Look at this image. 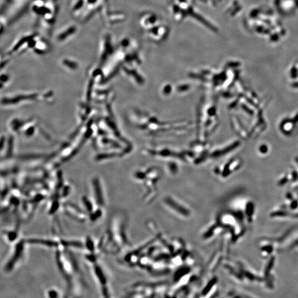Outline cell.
<instances>
[{
    "instance_id": "2",
    "label": "cell",
    "mask_w": 298,
    "mask_h": 298,
    "mask_svg": "<svg viewBox=\"0 0 298 298\" xmlns=\"http://www.w3.org/2000/svg\"><path fill=\"white\" fill-rule=\"evenodd\" d=\"M166 287V285L164 283H154V284H145V283H140V284H134L133 285L131 286L129 291L127 293V297L130 295V297H134L137 293H139V296L142 297H156V295L161 294L162 293L165 291Z\"/></svg>"
},
{
    "instance_id": "14",
    "label": "cell",
    "mask_w": 298,
    "mask_h": 298,
    "mask_svg": "<svg viewBox=\"0 0 298 298\" xmlns=\"http://www.w3.org/2000/svg\"><path fill=\"white\" fill-rule=\"evenodd\" d=\"M253 212H254V205L252 203L249 202L247 204L246 213L247 215L249 217V219H251V218L252 216Z\"/></svg>"
},
{
    "instance_id": "3",
    "label": "cell",
    "mask_w": 298,
    "mask_h": 298,
    "mask_svg": "<svg viewBox=\"0 0 298 298\" xmlns=\"http://www.w3.org/2000/svg\"><path fill=\"white\" fill-rule=\"evenodd\" d=\"M25 240H21L16 245L13 252L4 267V269L6 272H11L14 269V267L19 262V261L21 259L25 251Z\"/></svg>"
},
{
    "instance_id": "7",
    "label": "cell",
    "mask_w": 298,
    "mask_h": 298,
    "mask_svg": "<svg viewBox=\"0 0 298 298\" xmlns=\"http://www.w3.org/2000/svg\"><path fill=\"white\" fill-rule=\"evenodd\" d=\"M94 198L95 202L98 207L102 208L105 206V198L102 190L98 184H96L94 186Z\"/></svg>"
},
{
    "instance_id": "21",
    "label": "cell",
    "mask_w": 298,
    "mask_h": 298,
    "mask_svg": "<svg viewBox=\"0 0 298 298\" xmlns=\"http://www.w3.org/2000/svg\"><path fill=\"white\" fill-rule=\"evenodd\" d=\"M297 245H298V240H297V241H295V242L294 243H293V246H295Z\"/></svg>"
},
{
    "instance_id": "1",
    "label": "cell",
    "mask_w": 298,
    "mask_h": 298,
    "mask_svg": "<svg viewBox=\"0 0 298 298\" xmlns=\"http://www.w3.org/2000/svg\"><path fill=\"white\" fill-rule=\"evenodd\" d=\"M162 203L164 207L176 216L187 219L192 217L193 211L186 203L172 195L163 196Z\"/></svg>"
},
{
    "instance_id": "15",
    "label": "cell",
    "mask_w": 298,
    "mask_h": 298,
    "mask_svg": "<svg viewBox=\"0 0 298 298\" xmlns=\"http://www.w3.org/2000/svg\"><path fill=\"white\" fill-rule=\"evenodd\" d=\"M288 213L284 211H277L273 212L270 214V217H285L288 215Z\"/></svg>"
},
{
    "instance_id": "4",
    "label": "cell",
    "mask_w": 298,
    "mask_h": 298,
    "mask_svg": "<svg viewBox=\"0 0 298 298\" xmlns=\"http://www.w3.org/2000/svg\"><path fill=\"white\" fill-rule=\"evenodd\" d=\"M65 213L71 219L78 222H84L87 219V214L77 205L71 202H66L63 204Z\"/></svg>"
},
{
    "instance_id": "10",
    "label": "cell",
    "mask_w": 298,
    "mask_h": 298,
    "mask_svg": "<svg viewBox=\"0 0 298 298\" xmlns=\"http://www.w3.org/2000/svg\"><path fill=\"white\" fill-rule=\"evenodd\" d=\"M102 215H103L102 209L101 208L98 207V209L95 210L93 211V213H92L91 214L88 215V217L91 221L95 222L102 217Z\"/></svg>"
},
{
    "instance_id": "16",
    "label": "cell",
    "mask_w": 298,
    "mask_h": 298,
    "mask_svg": "<svg viewBox=\"0 0 298 298\" xmlns=\"http://www.w3.org/2000/svg\"><path fill=\"white\" fill-rule=\"evenodd\" d=\"M47 295L49 298H57L59 297V293L55 289H49V291H47Z\"/></svg>"
},
{
    "instance_id": "19",
    "label": "cell",
    "mask_w": 298,
    "mask_h": 298,
    "mask_svg": "<svg viewBox=\"0 0 298 298\" xmlns=\"http://www.w3.org/2000/svg\"><path fill=\"white\" fill-rule=\"evenodd\" d=\"M298 207V200H293L292 202H291V205H290V207L291 208V209L294 210V209H297Z\"/></svg>"
},
{
    "instance_id": "18",
    "label": "cell",
    "mask_w": 298,
    "mask_h": 298,
    "mask_svg": "<svg viewBox=\"0 0 298 298\" xmlns=\"http://www.w3.org/2000/svg\"><path fill=\"white\" fill-rule=\"evenodd\" d=\"M245 276L249 279L250 281H253V280H255V279H256V277H255V276L253 274L251 273L250 272H245Z\"/></svg>"
},
{
    "instance_id": "13",
    "label": "cell",
    "mask_w": 298,
    "mask_h": 298,
    "mask_svg": "<svg viewBox=\"0 0 298 298\" xmlns=\"http://www.w3.org/2000/svg\"><path fill=\"white\" fill-rule=\"evenodd\" d=\"M18 232L17 230L15 231H8L6 233L7 238L9 242H13L17 240L18 238Z\"/></svg>"
},
{
    "instance_id": "5",
    "label": "cell",
    "mask_w": 298,
    "mask_h": 298,
    "mask_svg": "<svg viewBox=\"0 0 298 298\" xmlns=\"http://www.w3.org/2000/svg\"><path fill=\"white\" fill-rule=\"evenodd\" d=\"M93 268L95 277L101 287L102 294L104 297H110V292L108 287V278L105 271L97 262L93 263Z\"/></svg>"
},
{
    "instance_id": "20",
    "label": "cell",
    "mask_w": 298,
    "mask_h": 298,
    "mask_svg": "<svg viewBox=\"0 0 298 298\" xmlns=\"http://www.w3.org/2000/svg\"><path fill=\"white\" fill-rule=\"evenodd\" d=\"M287 198L288 199H293V196H292V194H291V193H288L287 194Z\"/></svg>"
},
{
    "instance_id": "6",
    "label": "cell",
    "mask_w": 298,
    "mask_h": 298,
    "mask_svg": "<svg viewBox=\"0 0 298 298\" xmlns=\"http://www.w3.org/2000/svg\"><path fill=\"white\" fill-rule=\"evenodd\" d=\"M27 243L35 245H40L49 247V248H57L61 245L60 241H58L52 239H46L42 238H29L25 240Z\"/></svg>"
},
{
    "instance_id": "17",
    "label": "cell",
    "mask_w": 298,
    "mask_h": 298,
    "mask_svg": "<svg viewBox=\"0 0 298 298\" xmlns=\"http://www.w3.org/2000/svg\"><path fill=\"white\" fill-rule=\"evenodd\" d=\"M261 249H262V251L266 252L268 253H270L273 252V248L272 246H263V247H262Z\"/></svg>"
},
{
    "instance_id": "9",
    "label": "cell",
    "mask_w": 298,
    "mask_h": 298,
    "mask_svg": "<svg viewBox=\"0 0 298 298\" xmlns=\"http://www.w3.org/2000/svg\"><path fill=\"white\" fill-rule=\"evenodd\" d=\"M82 202L84 206V210L87 211L88 217L89 215L93 213V211H95L94 207H93V204L91 200H90L87 196H84L82 198Z\"/></svg>"
},
{
    "instance_id": "8",
    "label": "cell",
    "mask_w": 298,
    "mask_h": 298,
    "mask_svg": "<svg viewBox=\"0 0 298 298\" xmlns=\"http://www.w3.org/2000/svg\"><path fill=\"white\" fill-rule=\"evenodd\" d=\"M61 245L66 248H75V249H83L85 247L84 243L77 240H61L60 241Z\"/></svg>"
},
{
    "instance_id": "12",
    "label": "cell",
    "mask_w": 298,
    "mask_h": 298,
    "mask_svg": "<svg viewBox=\"0 0 298 298\" xmlns=\"http://www.w3.org/2000/svg\"><path fill=\"white\" fill-rule=\"evenodd\" d=\"M274 261H275V257H272L270 260L269 261L268 263L267 264L266 269L264 270V276H265V277H268L269 276V274L270 273V270L272 269L273 266Z\"/></svg>"
},
{
    "instance_id": "11",
    "label": "cell",
    "mask_w": 298,
    "mask_h": 298,
    "mask_svg": "<svg viewBox=\"0 0 298 298\" xmlns=\"http://www.w3.org/2000/svg\"><path fill=\"white\" fill-rule=\"evenodd\" d=\"M84 246L87 249L88 251L90 253H95L96 250V247L95 246V242L90 237H88L86 239L84 242Z\"/></svg>"
}]
</instances>
